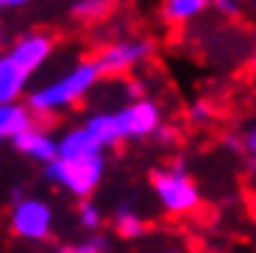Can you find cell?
<instances>
[{
  "label": "cell",
  "instance_id": "cell-16",
  "mask_svg": "<svg viewBox=\"0 0 256 253\" xmlns=\"http://www.w3.org/2000/svg\"><path fill=\"white\" fill-rule=\"evenodd\" d=\"M76 217H78V226L92 231V234H100L103 228V209L98 206L95 200H78V209H76Z\"/></svg>",
  "mask_w": 256,
  "mask_h": 253
},
{
  "label": "cell",
  "instance_id": "cell-7",
  "mask_svg": "<svg viewBox=\"0 0 256 253\" xmlns=\"http://www.w3.org/2000/svg\"><path fill=\"white\" fill-rule=\"evenodd\" d=\"M6 53L12 56V62L17 64L22 72L34 76V72H36L39 67L50 58V53H53V36H48V34H42V31L22 34L20 39H14V44L8 48Z\"/></svg>",
  "mask_w": 256,
  "mask_h": 253
},
{
  "label": "cell",
  "instance_id": "cell-20",
  "mask_svg": "<svg viewBox=\"0 0 256 253\" xmlns=\"http://www.w3.org/2000/svg\"><path fill=\"white\" fill-rule=\"evenodd\" d=\"M154 140L159 142L162 148H170V145H176V142H178V128H176V126H167V122H164V126H162L159 131L154 134Z\"/></svg>",
  "mask_w": 256,
  "mask_h": 253
},
{
  "label": "cell",
  "instance_id": "cell-14",
  "mask_svg": "<svg viewBox=\"0 0 256 253\" xmlns=\"http://www.w3.org/2000/svg\"><path fill=\"white\" fill-rule=\"evenodd\" d=\"M84 126L90 128V134L103 145V150L106 148H114L117 142H122L120 128H117V120H114V112H98L92 117H86Z\"/></svg>",
  "mask_w": 256,
  "mask_h": 253
},
{
  "label": "cell",
  "instance_id": "cell-8",
  "mask_svg": "<svg viewBox=\"0 0 256 253\" xmlns=\"http://www.w3.org/2000/svg\"><path fill=\"white\" fill-rule=\"evenodd\" d=\"M12 145H14L17 153H22V156L39 162L42 167L58 158V140L48 131V128H39V126H34L31 131H26L22 136H17Z\"/></svg>",
  "mask_w": 256,
  "mask_h": 253
},
{
  "label": "cell",
  "instance_id": "cell-4",
  "mask_svg": "<svg viewBox=\"0 0 256 253\" xmlns=\"http://www.w3.org/2000/svg\"><path fill=\"white\" fill-rule=\"evenodd\" d=\"M53 222H56L53 206L34 195H26L20 203H14L12 212H8L12 234L26 242H48L53 234Z\"/></svg>",
  "mask_w": 256,
  "mask_h": 253
},
{
  "label": "cell",
  "instance_id": "cell-11",
  "mask_svg": "<svg viewBox=\"0 0 256 253\" xmlns=\"http://www.w3.org/2000/svg\"><path fill=\"white\" fill-rule=\"evenodd\" d=\"M28 78L31 76L20 70L8 53H0V106L20 100V95L28 86Z\"/></svg>",
  "mask_w": 256,
  "mask_h": 253
},
{
  "label": "cell",
  "instance_id": "cell-1",
  "mask_svg": "<svg viewBox=\"0 0 256 253\" xmlns=\"http://www.w3.org/2000/svg\"><path fill=\"white\" fill-rule=\"evenodd\" d=\"M100 78L103 76L98 70L95 58H86V62H78L64 76H58L56 81L31 89L26 95V103L34 112V117H53L58 112H67V108L78 106L98 86Z\"/></svg>",
  "mask_w": 256,
  "mask_h": 253
},
{
  "label": "cell",
  "instance_id": "cell-22",
  "mask_svg": "<svg viewBox=\"0 0 256 253\" xmlns=\"http://www.w3.org/2000/svg\"><path fill=\"white\" fill-rule=\"evenodd\" d=\"M34 0H0V12H8V8H26Z\"/></svg>",
  "mask_w": 256,
  "mask_h": 253
},
{
  "label": "cell",
  "instance_id": "cell-17",
  "mask_svg": "<svg viewBox=\"0 0 256 253\" xmlns=\"http://www.w3.org/2000/svg\"><path fill=\"white\" fill-rule=\"evenodd\" d=\"M212 114H214V108H212L209 100H195V103L186 106V120H190L192 126H204V122H209Z\"/></svg>",
  "mask_w": 256,
  "mask_h": 253
},
{
  "label": "cell",
  "instance_id": "cell-5",
  "mask_svg": "<svg viewBox=\"0 0 256 253\" xmlns=\"http://www.w3.org/2000/svg\"><path fill=\"white\" fill-rule=\"evenodd\" d=\"M156 44L148 36H128V39H117V42L106 44L100 53L95 56V64L100 70L103 78H114V76H126L128 70L140 67L142 62L154 56Z\"/></svg>",
  "mask_w": 256,
  "mask_h": 253
},
{
  "label": "cell",
  "instance_id": "cell-19",
  "mask_svg": "<svg viewBox=\"0 0 256 253\" xmlns=\"http://www.w3.org/2000/svg\"><path fill=\"white\" fill-rule=\"evenodd\" d=\"M53 253H103V250L92 240H86V242H67V245H58Z\"/></svg>",
  "mask_w": 256,
  "mask_h": 253
},
{
  "label": "cell",
  "instance_id": "cell-25",
  "mask_svg": "<svg viewBox=\"0 0 256 253\" xmlns=\"http://www.w3.org/2000/svg\"><path fill=\"white\" fill-rule=\"evenodd\" d=\"M248 176L250 181H256V156H248Z\"/></svg>",
  "mask_w": 256,
  "mask_h": 253
},
{
  "label": "cell",
  "instance_id": "cell-15",
  "mask_svg": "<svg viewBox=\"0 0 256 253\" xmlns=\"http://www.w3.org/2000/svg\"><path fill=\"white\" fill-rule=\"evenodd\" d=\"M109 8H112V0H76L70 12L81 22H95V20L106 17Z\"/></svg>",
  "mask_w": 256,
  "mask_h": 253
},
{
  "label": "cell",
  "instance_id": "cell-18",
  "mask_svg": "<svg viewBox=\"0 0 256 253\" xmlns=\"http://www.w3.org/2000/svg\"><path fill=\"white\" fill-rule=\"evenodd\" d=\"M212 8L226 20H240L242 17V8L245 3L242 0H212Z\"/></svg>",
  "mask_w": 256,
  "mask_h": 253
},
{
  "label": "cell",
  "instance_id": "cell-23",
  "mask_svg": "<svg viewBox=\"0 0 256 253\" xmlns=\"http://www.w3.org/2000/svg\"><path fill=\"white\" fill-rule=\"evenodd\" d=\"M226 148H228V150H234V153H245L242 150V136H234V134H228V136H226Z\"/></svg>",
  "mask_w": 256,
  "mask_h": 253
},
{
  "label": "cell",
  "instance_id": "cell-24",
  "mask_svg": "<svg viewBox=\"0 0 256 253\" xmlns=\"http://www.w3.org/2000/svg\"><path fill=\"white\" fill-rule=\"evenodd\" d=\"M92 242H95V245L100 248L103 253H109V236H103V234H92Z\"/></svg>",
  "mask_w": 256,
  "mask_h": 253
},
{
  "label": "cell",
  "instance_id": "cell-3",
  "mask_svg": "<svg viewBox=\"0 0 256 253\" xmlns=\"http://www.w3.org/2000/svg\"><path fill=\"white\" fill-rule=\"evenodd\" d=\"M42 172H45V181L58 186L62 192L78 198V200H90L95 190L103 184V176H106V156L81 158V162L56 158V162L45 164Z\"/></svg>",
  "mask_w": 256,
  "mask_h": 253
},
{
  "label": "cell",
  "instance_id": "cell-10",
  "mask_svg": "<svg viewBox=\"0 0 256 253\" xmlns=\"http://www.w3.org/2000/svg\"><path fill=\"white\" fill-rule=\"evenodd\" d=\"M34 126H36V117L28 108V103L14 100L0 106V142H14L17 136L31 131Z\"/></svg>",
  "mask_w": 256,
  "mask_h": 253
},
{
  "label": "cell",
  "instance_id": "cell-28",
  "mask_svg": "<svg viewBox=\"0 0 256 253\" xmlns=\"http://www.w3.org/2000/svg\"><path fill=\"white\" fill-rule=\"evenodd\" d=\"M254 3H256V0H254Z\"/></svg>",
  "mask_w": 256,
  "mask_h": 253
},
{
  "label": "cell",
  "instance_id": "cell-27",
  "mask_svg": "<svg viewBox=\"0 0 256 253\" xmlns=\"http://www.w3.org/2000/svg\"><path fill=\"white\" fill-rule=\"evenodd\" d=\"M159 253H184V250H178V248H164V250H159Z\"/></svg>",
  "mask_w": 256,
  "mask_h": 253
},
{
  "label": "cell",
  "instance_id": "cell-6",
  "mask_svg": "<svg viewBox=\"0 0 256 253\" xmlns=\"http://www.w3.org/2000/svg\"><path fill=\"white\" fill-rule=\"evenodd\" d=\"M117 128H120L122 140L140 142V140H154V134L164 126V117H162V106L150 98H136V100L126 103L114 112Z\"/></svg>",
  "mask_w": 256,
  "mask_h": 253
},
{
  "label": "cell",
  "instance_id": "cell-12",
  "mask_svg": "<svg viewBox=\"0 0 256 253\" xmlns=\"http://www.w3.org/2000/svg\"><path fill=\"white\" fill-rule=\"evenodd\" d=\"M209 6L212 0H164L162 3V20L167 26H184L190 20L200 17Z\"/></svg>",
  "mask_w": 256,
  "mask_h": 253
},
{
  "label": "cell",
  "instance_id": "cell-13",
  "mask_svg": "<svg viewBox=\"0 0 256 253\" xmlns=\"http://www.w3.org/2000/svg\"><path fill=\"white\" fill-rule=\"evenodd\" d=\"M112 226H114V234L120 240H136V236L145 234V220H142V214L134 206H128V203H120L112 212Z\"/></svg>",
  "mask_w": 256,
  "mask_h": 253
},
{
  "label": "cell",
  "instance_id": "cell-2",
  "mask_svg": "<svg viewBox=\"0 0 256 253\" xmlns=\"http://www.w3.org/2000/svg\"><path fill=\"white\" fill-rule=\"evenodd\" d=\"M150 192L167 214L184 217L200 209V190L186 172V162L176 156L170 164L150 170Z\"/></svg>",
  "mask_w": 256,
  "mask_h": 253
},
{
  "label": "cell",
  "instance_id": "cell-26",
  "mask_svg": "<svg viewBox=\"0 0 256 253\" xmlns=\"http://www.w3.org/2000/svg\"><path fill=\"white\" fill-rule=\"evenodd\" d=\"M3 39H6V28H3V20H0V44H3Z\"/></svg>",
  "mask_w": 256,
  "mask_h": 253
},
{
  "label": "cell",
  "instance_id": "cell-9",
  "mask_svg": "<svg viewBox=\"0 0 256 253\" xmlns=\"http://www.w3.org/2000/svg\"><path fill=\"white\" fill-rule=\"evenodd\" d=\"M103 145L90 134V128L84 126H72L58 136V158L67 162H81V158H95L103 156Z\"/></svg>",
  "mask_w": 256,
  "mask_h": 253
},
{
  "label": "cell",
  "instance_id": "cell-21",
  "mask_svg": "<svg viewBox=\"0 0 256 253\" xmlns=\"http://www.w3.org/2000/svg\"><path fill=\"white\" fill-rule=\"evenodd\" d=\"M242 150L248 153V156H256V120L250 122V128L245 131V136H242Z\"/></svg>",
  "mask_w": 256,
  "mask_h": 253
}]
</instances>
